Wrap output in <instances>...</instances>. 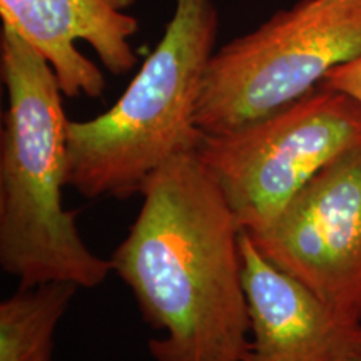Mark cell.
<instances>
[{
	"instance_id": "cell-8",
	"label": "cell",
	"mask_w": 361,
	"mask_h": 361,
	"mask_svg": "<svg viewBox=\"0 0 361 361\" xmlns=\"http://www.w3.org/2000/svg\"><path fill=\"white\" fill-rule=\"evenodd\" d=\"M250 345L243 361H348L361 348V324L346 323L241 233Z\"/></svg>"
},
{
	"instance_id": "cell-9",
	"label": "cell",
	"mask_w": 361,
	"mask_h": 361,
	"mask_svg": "<svg viewBox=\"0 0 361 361\" xmlns=\"http://www.w3.org/2000/svg\"><path fill=\"white\" fill-rule=\"evenodd\" d=\"M79 288L45 283L19 288L0 303V361H54V335Z\"/></svg>"
},
{
	"instance_id": "cell-3",
	"label": "cell",
	"mask_w": 361,
	"mask_h": 361,
	"mask_svg": "<svg viewBox=\"0 0 361 361\" xmlns=\"http://www.w3.org/2000/svg\"><path fill=\"white\" fill-rule=\"evenodd\" d=\"M214 0H176L156 49L111 109L67 129V188L87 200H128L179 152L196 151V107L214 54Z\"/></svg>"
},
{
	"instance_id": "cell-7",
	"label": "cell",
	"mask_w": 361,
	"mask_h": 361,
	"mask_svg": "<svg viewBox=\"0 0 361 361\" xmlns=\"http://www.w3.org/2000/svg\"><path fill=\"white\" fill-rule=\"evenodd\" d=\"M134 2L0 0V17L49 62L66 97L99 99L106 90V79L75 42H87L112 74H128L137 64L130 39L139 30V22L126 13Z\"/></svg>"
},
{
	"instance_id": "cell-4",
	"label": "cell",
	"mask_w": 361,
	"mask_h": 361,
	"mask_svg": "<svg viewBox=\"0 0 361 361\" xmlns=\"http://www.w3.org/2000/svg\"><path fill=\"white\" fill-rule=\"evenodd\" d=\"M360 56L361 0H298L213 54L196 126L216 134L273 114Z\"/></svg>"
},
{
	"instance_id": "cell-6",
	"label": "cell",
	"mask_w": 361,
	"mask_h": 361,
	"mask_svg": "<svg viewBox=\"0 0 361 361\" xmlns=\"http://www.w3.org/2000/svg\"><path fill=\"white\" fill-rule=\"evenodd\" d=\"M250 238L338 318L361 324V151L319 171L268 229Z\"/></svg>"
},
{
	"instance_id": "cell-2",
	"label": "cell",
	"mask_w": 361,
	"mask_h": 361,
	"mask_svg": "<svg viewBox=\"0 0 361 361\" xmlns=\"http://www.w3.org/2000/svg\"><path fill=\"white\" fill-rule=\"evenodd\" d=\"M7 92L0 137V266L19 288L45 283L101 286L109 258L89 250L78 213L64 207L67 119L56 72L12 27L0 30Z\"/></svg>"
},
{
	"instance_id": "cell-11",
	"label": "cell",
	"mask_w": 361,
	"mask_h": 361,
	"mask_svg": "<svg viewBox=\"0 0 361 361\" xmlns=\"http://www.w3.org/2000/svg\"><path fill=\"white\" fill-rule=\"evenodd\" d=\"M348 361H361V348H360L358 351H356V353H355L353 356H351V358H350Z\"/></svg>"
},
{
	"instance_id": "cell-5",
	"label": "cell",
	"mask_w": 361,
	"mask_h": 361,
	"mask_svg": "<svg viewBox=\"0 0 361 361\" xmlns=\"http://www.w3.org/2000/svg\"><path fill=\"white\" fill-rule=\"evenodd\" d=\"M351 151H361V104L323 84L273 114L202 134L196 149L247 234L268 229L319 171Z\"/></svg>"
},
{
	"instance_id": "cell-10",
	"label": "cell",
	"mask_w": 361,
	"mask_h": 361,
	"mask_svg": "<svg viewBox=\"0 0 361 361\" xmlns=\"http://www.w3.org/2000/svg\"><path fill=\"white\" fill-rule=\"evenodd\" d=\"M329 89L340 90L361 104V56L333 67L322 80Z\"/></svg>"
},
{
	"instance_id": "cell-1",
	"label": "cell",
	"mask_w": 361,
	"mask_h": 361,
	"mask_svg": "<svg viewBox=\"0 0 361 361\" xmlns=\"http://www.w3.org/2000/svg\"><path fill=\"white\" fill-rule=\"evenodd\" d=\"M142 204L111 256L133 291L152 361H243L250 314L241 226L196 151L179 152L149 178Z\"/></svg>"
}]
</instances>
